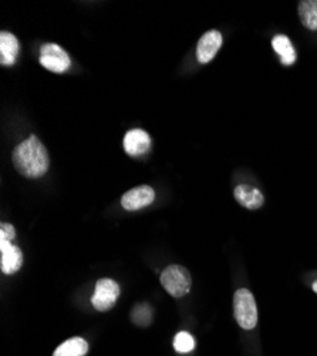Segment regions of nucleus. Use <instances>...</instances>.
<instances>
[{
	"instance_id": "nucleus-1",
	"label": "nucleus",
	"mask_w": 317,
	"mask_h": 356,
	"mask_svg": "<svg viewBox=\"0 0 317 356\" xmlns=\"http://www.w3.org/2000/svg\"><path fill=\"white\" fill-rule=\"evenodd\" d=\"M12 158L17 173L26 178L43 177L50 167L48 153L36 135L21 142L13 150Z\"/></svg>"
},
{
	"instance_id": "nucleus-2",
	"label": "nucleus",
	"mask_w": 317,
	"mask_h": 356,
	"mask_svg": "<svg viewBox=\"0 0 317 356\" xmlns=\"http://www.w3.org/2000/svg\"><path fill=\"white\" fill-rule=\"evenodd\" d=\"M233 316L242 330L251 331L257 323V308L249 289H237L233 296Z\"/></svg>"
},
{
	"instance_id": "nucleus-17",
	"label": "nucleus",
	"mask_w": 317,
	"mask_h": 356,
	"mask_svg": "<svg viewBox=\"0 0 317 356\" xmlns=\"http://www.w3.org/2000/svg\"><path fill=\"white\" fill-rule=\"evenodd\" d=\"M15 237H16L15 227L9 223H2V226H0V242H5V241L12 242Z\"/></svg>"
},
{
	"instance_id": "nucleus-16",
	"label": "nucleus",
	"mask_w": 317,
	"mask_h": 356,
	"mask_svg": "<svg viewBox=\"0 0 317 356\" xmlns=\"http://www.w3.org/2000/svg\"><path fill=\"white\" fill-rule=\"evenodd\" d=\"M133 321L140 326H147L151 322V308L147 304H141L136 307V310L131 314Z\"/></svg>"
},
{
	"instance_id": "nucleus-18",
	"label": "nucleus",
	"mask_w": 317,
	"mask_h": 356,
	"mask_svg": "<svg viewBox=\"0 0 317 356\" xmlns=\"http://www.w3.org/2000/svg\"><path fill=\"white\" fill-rule=\"evenodd\" d=\"M313 291L317 294V282H314V284H313Z\"/></svg>"
},
{
	"instance_id": "nucleus-15",
	"label": "nucleus",
	"mask_w": 317,
	"mask_h": 356,
	"mask_svg": "<svg viewBox=\"0 0 317 356\" xmlns=\"http://www.w3.org/2000/svg\"><path fill=\"white\" fill-rule=\"evenodd\" d=\"M195 348V341L188 332H178L174 338V349L179 353H188Z\"/></svg>"
},
{
	"instance_id": "nucleus-8",
	"label": "nucleus",
	"mask_w": 317,
	"mask_h": 356,
	"mask_svg": "<svg viewBox=\"0 0 317 356\" xmlns=\"http://www.w3.org/2000/svg\"><path fill=\"white\" fill-rule=\"evenodd\" d=\"M0 254H2V258H0V269L6 276H13V273H16L21 268L23 254L19 246L13 245L9 241L0 242Z\"/></svg>"
},
{
	"instance_id": "nucleus-13",
	"label": "nucleus",
	"mask_w": 317,
	"mask_h": 356,
	"mask_svg": "<svg viewBox=\"0 0 317 356\" xmlns=\"http://www.w3.org/2000/svg\"><path fill=\"white\" fill-rule=\"evenodd\" d=\"M272 46H273L275 51L280 56L282 63L284 66H290V65L295 63L296 53H295V49H293L292 43H290V40L286 36H283V35L275 36L273 40H272Z\"/></svg>"
},
{
	"instance_id": "nucleus-10",
	"label": "nucleus",
	"mask_w": 317,
	"mask_h": 356,
	"mask_svg": "<svg viewBox=\"0 0 317 356\" xmlns=\"http://www.w3.org/2000/svg\"><path fill=\"white\" fill-rule=\"evenodd\" d=\"M19 42L15 35L9 32L0 33V65L13 66L19 56Z\"/></svg>"
},
{
	"instance_id": "nucleus-7",
	"label": "nucleus",
	"mask_w": 317,
	"mask_h": 356,
	"mask_svg": "<svg viewBox=\"0 0 317 356\" xmlns=\"http://www.w3.org/2000/svg\"><path fill=\"white\" fill-rule=\"evenodd\" d=\"M222 46V35L218 31H209L206 32L198 42L197 46V58L198 62L202 65L209 63L212 60L218 50Z\"/></svg>"
},
{
	"instance_id": "nucleus-11",
	"label": "nucleus",
	"mask_w": 317,
	"mask_h": 356,
	"mask_svg": "<svg viewBox=\"0 0 317 356\" xmlns=\"http://www.w3.org/2000/svg\"><path fill=\"white\" fill-rule=\"evenodd\" d=\"M233 194L236 201L248 210H259L263 205V201H265L260 191L251 185H237Z\"/></svg>"
},
{
	"instance_id": "nucleus-3",
	"label": "nucleus",
	"mask_w": 317,
	"mask_h": 356,
	"mask_svg": "<svg viewBox=\"0 0 317 356\" xmlns=\"http://www.w3.org/2000/svg\"><path fill=\"white\" fill-rule=\"evenodd\" d=\"M161 284L170 295L182 298L191 291V273L182 265H170L161 273Z\"/></svg>"
},
{
	"instance_id": "nucleus-4",
	"label": "nucleus",
	"mask_w": 317,
	"mask_h": 356,
	"mask_svg": "<svg viewBox=\"0 0 317 356\" xmlns=\"http://www.w3.org/2000/svg\"><path fill=\"white\" fill-rule=\"evenodd\" d=\"M118 296L120 285L110 278H102L98 280L96 284V291L91 298V304L97 311L105 312L116 305Z\"/></svg>"
},
{
	"instance_id": "nucleus-5",
	"label": "nucleus",
	"mask_w": 317,
	"mask_h": 356,
	"mask_svg": "<svg viewBox=\"0 0 317 356\" xmlns=\"http://www.w3.org/2000/svg\"><path fill=\"white\" fill-rule=\"evenodd\" d=\"M39 62L44 69L57 74L69 70L71 65L66 50H63L59 44H55V43H47L42 46Z\"/></svg>"
},
{
	"instance_id": "nucleus-9",
	"label": "nucleus",
	"mask_w": 317,
	"mask_h": 356,
	"mask_svg": "<svg viewBox=\"0 0 317 356\" xmlns=\"http://www.w3.org/2000/svg\"><path fill=\"white\" fill-rule=\"evenodd\" d=\"M151 147V139L148 133L141 128L129 130L124 137V150L131 157L145 154Z\"/></svg>"
},
{
	"instance_id": "nucleus-6",
	"label": "nucleus",
	"mask_w": 317,
	"mask_h": 356,
	"mask_svg": "<svg viewBox=\"0 0 317 356\" xmlns=\"http://www.w3.org/2000/svg\"><path fill=\"white\" fill-rule=\"evenodd\" d=\"M155 200V191L150 185H140L127 191L121 197V205L127 211H137L148 207Z\"/></svg>"
},
{
	"instance_id": "nucleus-14",
	"label": "nucleus",
	"mask_w": 317,
	"mask_h": 356,
	"mask_svg": "<svg viewBox=\"0 0 317 356\" xmlns=\"http://www.w3.org/2000/svg\"><path fill=\"white\" fill-rule=\"evenodd\" d=\"M299 17L307 29L317 31V0H303V2H300Z\"/></svg>"
},
{
	"instance_id": "nucleus-12",
	"label": "nucleus",
	"mask_w": 317,
	"mask_h": 356,
	"mask_svg": "<svg viewBox=\"0 0 317 356\" xmlns=\"http://www.w3.org/2000/svg\"><path fill=\"white\" fill-rule=\"evenodd\" d=\"M89 353V344L80 337L70 338L63 342L53 353V356H84Z\"/></svg>"
}]
</instances>
